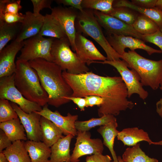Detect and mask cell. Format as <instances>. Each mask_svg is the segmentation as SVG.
<instances>
[{
  "label": "cell",
  "instance_id": "cell-1",
  "mask_svg": "<svg viewBox=\"0 0 162 162\" xmlns=\"http://www.w3.org/2000/svg\"><path fill=\"white\" fill-rule=\"evenodd\" d=\"M62 74L73 90L71 96L84 98L94 95L104 99L103 104L98 110L100 117L107 114L118 116L121 111L134 106L127 99V88L121 76H102L89 71L73 74L64 70Z\"/></svg>",
  "mask_w": 162,
  "mask_h": 162
},
{
  "label": "cell",
  "instance_id": "cell-43",
  "mask_svg": "<svg viewBox=\"0 0 162 162\" xmlns=\"http://www.w3.org/2000/svg\"><path fill=\"white\" fill-rule=\"evenodd\" d=\"M12 142L9 139L4 132L0 130V152H2L4 149L10 146Z\"/></svg>",
  "mask_w": 162,
  "mask_h": 162
},
{
  "label": "cell",
  "instance_id": "cell-47",
  "mask_svg": "<svg viewBox=\"0 0 162 162\" xmlns=\"http://www.w3.org/2000/svg\"><path fill=\"white\" fill-rule=\"evenodd\" d=\"M155 7L162 11V0H157Z\"/></svg>",
  "mask_w": 162,
  "mask_h": 162
},
{
  "label": "cell",
  "instance_id": "cell-35",
  "mask_svg": "<svg viewBox=\"0 0 162 162\" xmlns=\"http://www.w3.org/2000/svg\"><path fill=\"white\" fill-rule=\"evenodd\" d=\"M20 0H0V14L6 13H19L22 8Z\"/></svg>",
  "mask_w": 162,
  "mask_h": 162
},
{
  "label": "cell",
  "instance_id": "cell-4",
  "mask_svg": "<svg viewBox=\"0 0 162 162\" xmlns=\"http://www.w3.org/2000/svg\"><path fill=\"white\" fill-rule=\"evenodd\" d=\"M128 68L139 75L143 86L157 89L162 82V59L158 61L146 58L134 51L128 50L121 56Z\"/></svg>",
  "mask_w": 162,
  "mask_h": 162
},
{
  "label": "cell",
  "instance_id": "cell-26",
  "mask_svg": "<svg viewBox=\"0 0 162 162\" xmlns=\"http://www.w3.org/2000/svg\"><path fill=\"white\" fill-rule=\"evenodd\" d=\"M0 128L12 142L19 140H27L25 130L19 117L0 122Z\"/></svg>",
  "mask_w": 162,
  "mask_h": 162
},
{
  "label": "cell",
  "instance_id": "cell-7",
  "mask_svg": "<svg viewBox=\"0 0 162 162\" xmlns=\"http://www.w3.org/2000/svg\"><path fill=\"white\" fill-rule=\"evenodd\" d=\"M53 38H45L39 34L25 40L17 59L28 62L41 58L52 62L51 50Z\"/></svg>",
  "mask_w": 162,
  "mask_h": 162
},
{
  "label": "cell",
  "instance_id": "cell-18",
  "mask_svg": "<svg viewBox=\"0 0 162 162\" xmlns=\"http://www.w3.org/2000/svg\"><path fill=\"white\" fill-rule=\"evenodd\" d=\"M44 16L27 11L24 14L23 20L18 35L15 40L20 42L39 34L43 26Z\"/></svg>",
  "mask_w": 162,
  "mask_h": 162
},
{
  "label": "cell",
  "instance_id": "cell-51",
  "mask_svg": "<svg viewBox=\"0 0 162 162\" xmlns=\"http://www.w3.org/2000/svg\"></svg>",
  "mask_w": 162,
  "mask_h": 162
},
{
  "label": "cell",
  "instance_id": "cell-50",
  "mask_svg": "<svg viewBox=\"0 0 162 162\" xmlns=\"http://www.w3.org/2000/svg\"><path fill=\"white\" fill-rule=\"evenodd\" d=\"M67 162V161H64V162Z\"/></svg>",
  "mask_w": 162,
  "mask_h": 162
},
{
  "label": "cell",
  "instance_id": "cell-30",
  "mask_svg": "<svg viewBox=\"0 0 162 162\" xmlns=\"http://www.w3.org/2000/svg\"><path fill=\"white\" fill-rule=\"evenodd\" d=\"M132 26L136 32L142 35L152 34L160 29L153 20L139 13Z\"/></svg>",
  "mask_w": 162,
  "mask_h": 162
},
{
  "label": "cell",
  "instance_id": "cell-32",
  "mask_svg": "<svg viewBox=\"0 0 162 162\" xmlns=\"http://www.w3.org/2000/svg\"><path fill=\"white\" fill-rule=\"evenodd\" d=\"M114 0H82V6L83 9L98 10L110 14L113 9Z\"/></svg>",
  "mask_w": 162,
  "mask_h": 162
},
{
  "label": "cell",
  "instance_id": "cell-45",
  "mask_svg": "<svg viewBox=\"0 0 162 162\" xmlns=\"http://www.w3.org/2000/svg\"><path fill=\"white\" fill-rule=\"evenodd\" d=\"M160 88L162 91V83ZM156 111L159 116L162 118V98H161L156 103Z\"/></svg>",
  "mask_w": 162,
  "mask_h": 162
},
{
  "label": "cell",
  "instance_id": "cell-16",
  "mask_svg": "<svg viewBox=\"0 0 162 162\" xmlns=\"http://www.w3.org/2000/svg\"><path fill=\"white\" fill-rule=\"evenodd\" d=\"M36 112L54 123L61 130L64 135L71 134L74 136L77 135V131L75 123L78 119V115H72L68 112L67 116H63L57 110L53 112L50 110L47 104L43 106L41 111Z\"/></svg>",
  "mask_w": 162,
  "mask_h": 162
},
{
  "label": "cell",
  "instance_id": "cell-28",
  "mask_svg": "<svg viewBox=\"0 0 162 162\" xmlns=\"http://www.w3.org/2000/svg\"><path fill=\"white\" fill-rule=\"evenodd\" d=\"M21 23H8L0 20V51L10 40H15L19 33Z\"/></svg>",
  "mask_w": 162,
  "mask_h": 162
},
{
  "label": "cell",
  "instance_id": "cell-34",
  "mask_svg": "<svg viewBox=\"0 0 162 162\" xmlns=\"http://www.w3.org/2000/svg\"><path fill=\"white\" fill-rule=\"evenodd\" d=\"M18 115L8 100L0 99V122L18 118Z\"/></svg>",
  "mask_w": 162,
  "mask_h": 162
},
{
  "label": "cell",
  "instance_id": "cell-22",
  "mask_svg": "<svg viewBox=\"0 0 162 162\" xmlns=\"http://www.w3.org/2000/svg\"><path fill=\"white\" fill-rule=\"evenodd\" d=\"M40 125L41 141L50 147L60 139L64 136L61 130L48 119L41 116Z\"/></svg>",
  "mask_w": 162,
  "mask_h": 162
},
{
  "label": "cell",
  "instance_id": "cell-15",
  "mask_svg": "<svg viewBox=\"0 0 162 162\" xmlns=\"http://www.w3.org/2000/svg\"><path fill=\"white\" fill-rule=\"evenodd\" d=\"M75 43L77 56L87 65H89L92 62L107 60L106 57L100 52L93 42L81 33L76 32Z\"/></svg>",
  "mask_w": 162,
  "mask_h": 162
},
{
  "label": "cell",
  "instance_id": "cell-38",
  "mask_svg": "<svg viewBox=\"0 0 162 162\" xmlns=\"http://www.w3.org/2000/svg\"><path fill=\"white\" fill-rule=\"evenodd\" d=\"M33 6V13L36 15L40 14V11L44 8L50 9L53 0H31Z\"/></svg>",
  "mask_w": 162,
  "mask_h": 162
},
{
  "label": "cell",
  "instance_id": "cell-25",
  "mask_svg": "<svg viewBox=\"0 0 162 162\" xmlns=\"http://www.w3.org/2000/svg\"><path fill=\"white\" fill-rule=\"evenodd\" d=\"M118 127L117 120H116L105 125L100 126L97 130L98 132L103 138V145L109 149L114 162H118L117 157L113 148L115 138L119 132L117 129Z\"/></svg>",
  "mask_w": 162,
  "mask_h": 162
},
{
  "label": "cell",
  "instance_id": "cell-20",
  "mask_svg": "<svg viewBox=\"0 0 162 162\" xmlns=\"http://www.w3.org/2000/svg\"><path fill=\"white\" fill-rule=\"evenodd\" d=\"M24 146L31 160V162H49L51 150L43 142L27 140Z\"/></svg>",
  "mask_w": 162,
  "mask_h": 162
},
{
  "label": "cell",
  "instance_id": "cell-11",
  "mask_svg": "<svg viewBox=\"0 0 162 162\" xmlns=\"http://www.w3.org/2000/svg\"><path fill=\"white\" fill-rule=\"evenodd\" d=\"M94 14L107 35L115 34L130 36L142 40V34L136 32L131 25L118 19L100 11L93 10Z\"/></svg>",
  "mask_w": 162,
  "mask_h": 162
},
{
  "label": "cell",
  "instance_id": "cell-12",
  "mask_svg": "<svg viewBox=\"0 0 162 162\" xmlns=\"http://www.w3.org/2000/svg\"><path fill=\"white\" fill-rule=\"evenodd\" d=\"M106 38L114 50L121 56L125 52V49L127 48L132 51L137 49L143 50L149 55L154 53L162 52L161 50L147 45L143 40L132 36L112 34L107 35Z\"/></svg>",
  "mask_w": 162,
  "mask_h": 162
},
{
  "label": "cell",
  "instance_id": "cell-46",
  "mask_svg": "<svg viewBox=\"0 0 162 162\" xmlns=\"http://www.w3.org/2000/svg\"><path fill=\"white\" fill-rule=\"evenodd\" d=\"M0 162H10L2 152L0 153Z\"/></svg>",
  "mask_w": 162,
  "mask_h": 162
},
{
  "label": "cell",
  "instance_id": "cell-42",
  "mask_svg": "<svg viewBox=\"0 0 162 162\" xmlns=\"http://www.w3.org/2000/svg\"><path fill=\"white\" fill-rule=\"evenodd\" d=\"M157 0H132L133 4L140 7L150 8L155 7Z\"/></svg>",
  "mask_w": 162,
  "mask_h": 162
},
{
  "label": "cell",
  "instance_id": "cell-33",
  "mask_svg": "<svg viewBox=\"0 0 162 162\" xmlns=\"http://www.w3.org/2000/svg\"><path fill=\"white\" fill-rule=\"evenodd\" d=\"M139 14L137 12L129 8L121 7L113 8L110 15L132 26Z\"/></svg>",
  "mask_w": 162,
  "mask_h": 162
},
{
  "label": "cell",
  "instance_id": "cell-41",
  "mask_svg": "<svg viewBox=\"0 0 162 162\" xmlns=\"http://www.w3.org/2000/svg\"><path fill=\"white\" fill-rule=\"evenodd\" d=\"M82 0H56L55 1L58 4H62L64 6H69L82 11L83 8L82 6Z\"/></svg>",
  "mask_w": 162,
  "mask_h": 162
},
{
  "label": "cell",
  "instance_id": "cell-29",
  "mask_svg": "<svg viewBox=\"0 0 162 162\" xmlns=\"http://www.w3.org/2000/svg\"><path fill=\"white\" fill-rule=\"evenodd\" d=\"M124 162H158V160L146 155L140 147V144L127 148L122 155Z\"/></svg>",
  "mask_w": 162,
  "mask_h": 162
},
{
  "label": "cell",
  "instance_id": "cell-36",
  "mask_svg": "<svg viewBox=\"0 0 162 162\" xmlns=\"http://www.w3.org/2000/svg\"><path fill=\"white\" fill-rule=\"evenodd\" d=\"M142 40L156 45L162 52V31L160 29L152 34L142 35Z\"/></svg>",
  "mask_w": 162,
  "mask_h": 162
},
{
  "label": "cell",
  "instance_id": "cell-44",
  "mask_svg": "<svg viewBox=\"0 0 162 162\" xmlns=\"http://www.w3.org/2000/svg\"><path fill=\"white\" fill-rule=\"evenodd\" d=\"M64 98L73 101L80 109L81 111H84L86 107V100L85 98L76 97L72 96L65 97Z\"/></svg>",
  "mask_w": 162,
  "mask_h": 162
},
{
  "label": "cell",
  "instance_id": "cell-37",
  "mask_svg": "<svg viewBox=\"0 0 162 162\" xmlns=\"http://www.w3.org/2000/svg\"><path fill=\"white\" fill-rule=\"evenodd\" d=\"M24 18V14L19 13L15 14L6 13L0 14V20L10 24L21 23Z\"/></svg>",
  "mask_w": 162,
  "mask_h": 162
},
{
  "label": "cell",
  "instance_id": "cell-3",
  "mask_svg": "<svg viewBox=\"0 0 162 162\" xmlns=\"http://www.w3.org/2000/svg\"><path fill=\"white\" fill-rule=\"evenodd\" d=\"M16 64L14 83L17 89L28 100L41 106L47 104L48 94L42 86L36 71L28 62L17 59Z\"/></svg>",
  "mask_w": 162,
  "mask_h": 162
},
{
  "label": "cell",
  "instance_id": "cell-27",
  "mask_svg": "<svg viewBox=\"0 0 162 162\" xmlns=\"http://www.w3.org/2000/svg\"><path fill=\"white\" fill-rule=\"evenodd\" d=\"M24 141L17 140L2 152L10 162H31L24 146Z\"/></svg>",
  "mask_w": 162,
  "mask_h": 162
},
{
  "label": "cell",
  "instance_id": "cell-13",
  "mask_svg": "<svg viewBox=\"0 0 162 162\" xmlns=\"http://www.w3.org/2000/svg\"><path fill=\"white\" fill-rule=\"evenodd\" d=\"M51 14L63 28L69 41L71 50L76 51L75 43L76 30L75 22L78 11L71 7H56L51 9Z\"/></svg>",
  "mask_w": 162,
  "mask_h": 162
},
{
  "label": "cell",
  "instance_id": "cell-8",
  "mask_svg": "<svg viewBox=\"0 0 162 162\" xmlns=\"http://www.w3.org/2000/svg\"><path fill=\"white\" fill-rule=\"evenodd\" d=\"M0 99H6L16 104L27 113L39 112L42 109L38 104L26 99L17 89L14 83V73L0 78Z\"/></svg>",
  "mask_w": 162,
  "mask_h": 162
},
{
  "label": "cell",
  "instance_id": "cell-5",
  "mask_svg": "<svg viewBox=\"0 0 162 162\" xmlns=\"http://www.w3.org/2000/svg\"><path fill=\"white\" fill-rule=\"evenodd\" d=\"M75 27L76 32L90 36L101 47L106 53V60H117L121 58V56L114 50L104 35L93 10L83 9L79 11Z\"/></svg>",
  "mask_w": 162,
  "mask_h": 162
},
{
  "label": "cell",
  "instance_id": "cell-9",
  "mask_svg": "<svg viewBox=\"0 0 162 162\" xmlns=\"http://www.w3.org/2000/svg\"><path fill=\"white\" fill-rule=\"evenodd\" d=\"M109 64L114 67L121 76L127 88L128 98L134 94H137L143 100L148 97V93L143 87L139 75L134 70H130L126 63L124 60H118L104 61H93L91 62Z\"/></svg>",
  "mask_w": 162,
  "mask_h": 162
},
{
  "label": "cell",
  "instance_id": "cell-2",
  "mask_svg": "<svg viewBox=\"0 0 162 162\" xmlns=\"http://www.w3.org/2000/svg\"><path fill=\"white\" fill-rule=\"evenodd\" d=\"M28 62L37 72L40 83L48 95V104L58 108L70 101L73 90L64 79L61 68L55 63L41 58Z\"/></svg>",
  "mask_w": 162,
  "mask_h": 162
},
{
  "label": "cell",
  "instance_id": "cell-14",
  "mask_svg": "<svg viewBox=\"0 0 162 162\" xmlns=\"http://www.w3.org/2000/svg\"><path fill=\"white\" fill-rule=\"evenodd\" d=\"M13 108L16 112L26 133L27 140L35 141L42 140L40 120L41 116L34 112L26 113L16 104L11 102Z\"/></svg>",
  "mask_w": 162,
  "mask_h": 162
},
{
  "label": "cell",
  "instance_id": "cell-23",
  "mask_svg": "<svg viewBox=\"0 0 162 162\" xmlns=\"http://www.w3.org/2000/svg\"><path fill=\"white\" fill-rule=\"evenodd\" d=\"M39 34L59 39L68 38L62 26L51 14L44 16L43 24Z\"/></svg>",
  "mask_w": 162,
  "mask_h": 162
},
{
  "label": "cell",
  "instance_id": "cell-17",
  "mask_svg": "<svg viewBox=\"0 0 162 162\" xmlns=\"http://www.w3.org/2000/svg\"><path fill=\"white\" fill-rule=\"evenodd\" d=\"M24 45V41L13 40L0 51V78L11 75L16 70L15 59Z\"/></svg>",
  "mask_w": 162,
  "mask_h": 162
},
{
  "label": "cell",
  "instance_id": "cell-31",
  "mask_svg": "<svg viewBox=\"0 0 162 162\" xmlns=\"http://www.w3.org/2000/svg\"><path fill=\"white\" fill-rule=\"evenodd\" d=\"M117 120L112 115L107 114L99 118H92L85 121H76L75 123L77 131L84 132L88 131L92 128L98 126L105 125L109 122Z\"/></svg>",
  "mask_w": 162,
  "mask_h": 162
},
{
  "label": "cell",
  "instance_id": "cell-19",
  "mask_svg": "<svg viewBox=\"0 0 162 162\" xmlns=\"http://www.w3.org/2000/svg\"><path fill=\"white\" fill-rule=\"evenodd\" d=\"M74 137L71 134L64 136L50 147L51 154L49 162H70V147Z\"/></svg>",
  "mask_w": 162,
  "mask_h": 162
},
{
  "label": "cell",
  "instance_id": "cell-40",
  "mask_svg": "<svg viewBox=\"0 0 162 162\" xmlns=\"http://www.w3.org/2000/svg\"><path fill=\"white\" fill-rule=\"evenodd\" d=\"M84 98L86 100V107L94 106H97L99 107L104 102V99L98 96L92 95L86 96Z\"/></svg>",
  "mask_w": 162,
  "mask_h": 162
},
{
  "label": "cell",
  "instance_id": "cell-21",
  "mask_svg": "<svg viewBox=\"0 0 162 162\" xmlns=\"http://www.w3.org/2000/svg\"><path fill=\"white\" fill-rule=\"evenodd\" d=\"M117 137V139L121 141L124 145L128 146H133L142 141L147 142L149 145L153 143L147 133L137 127L124 129L119 131Z\"/></svg>",
  "mask_w": 162,
  "mask_h": 162
},
{
  "label": "cell",
  "instance_id": "cell-39",
  "mask_svg": "<svg viewBox=\"0 0 162 162\" xmlns=\"http://www.w3.org/2000/svg\"><path fill=\"white\" fill-rule=\"evenodd\" d=\"M111 157L108 155L97 153L86 158V162H111Z\"/></svg>",
  "mask_w": 162,
  "mask_h": 162
},
{
  "label": "cell",
  "instance_id": "cell-6",
  "mask_svg": "<svg viewBox=\"0 0 162 162\" xmlns=\"http://www.w3.org/2000/svg\"><path fill=\"white\" fill-rule=\"evenodd\" d=\"M68 38L59 39L54 38L51 50L52 62L59 66L62 70L73 74L89 72L86 64L82 62L76 53L72 51Z\"/></svg>",
  "mask_w": 162,
  "mask_h": 162
},
{
  "label": "cell",
  "instance_id": "cell-49",
  "mask_svg": "<svg viewBox=\"0 0 162 162\" xmlns=\"http://www.w3.org/2000/svg\"><path fill=\"white\" fill-rule=\"evenodd\" d=\"M118 160V162H124L122 160L121 157L120 156H118L117 157ZM111 162H114V161H112Z\"/></svg>",
  "mask_w": 162,
  "mask_h": 162
},
{
  "label": "cell",
  "instance_id": "cell-48",
  "mask_svg": "<svg viewBox=\"0 0 162 162\" xmlns=\"http://www.w3.org/2000/svg\"><path fill=\"white\" fill-rule=\"evenodd\" d=\"M152 144L154 145L162 146V140L158 142H153Z\"/></svg>",
  "mask_w": 162,
  "mask_h": 162
},
{
  "label": "cell",
  "instance_id": "cell-24",
  "mask_svg": "<svg viewBox=\"0 0 162 162\" xmlns=\"http://www.w3.org/2000/svg\"><path fill=\"white\" fill-rule=\"evenodd\" d=\"M121 7H126L135 10L151 19L158 26L162 31V11L157 8H147L137 6L128 0H114L113 8Z\"/></svg>",
  "mask_w": 162,
  "mask_h": 162
},
{
  "label": "cell",
  "instance_id": "cell-10",
  "mask_svg": "<svg viewBox=\"0 0 162 162\" xmlns=\"http://www.w3.org/2000/svg\"><path fill=\"white\" fill-rule=\"evenodd\" d=\"M75 147L71 155L70 162H79L81 157L97 153L102 154L104 147L101 139L91 138L89 131H77Z\"/></svg>",
  "mask_w": 162,
  "mask_h": 162
}]
</instances>
